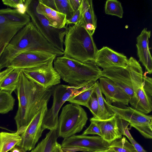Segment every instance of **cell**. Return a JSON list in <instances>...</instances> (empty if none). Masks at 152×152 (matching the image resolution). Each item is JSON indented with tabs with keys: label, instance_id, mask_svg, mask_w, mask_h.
<instances>
[{
	"label": "cell",
	"instance_id": "43",
	"mask_svg": "<svg viewBox=\"0 0 152 152\" xmlns=\"http://www.w3.org/2000/svg\"><path fill=\"white\" fill-rule=\"evenodd\" d=\"M86 152H115L114 151L112 150V149L109 148L108 149L102 150V151H88Z\"/></svg>",
	"mask_w": 152,
	"mask_h": 152
},
{
	"label": "cell",
	"instance_id": "21",
	"mask_svg": "<svg viewBox=\"0 0 152 152\" xmlns=\"http://www.w3.org/2000/svg\"><path fill=\"white\" fill-rule=\"evenodd\" d=\"M46 6L66 16L67 20L70 19L75 11L69 0H39Z\"/></svg>",
	"mask_w": 152,
	"mask_h": 152
},
{
	"label": "cell",
	"instance_id": "34",
	"mask_svg": "<svg viewBox=\"0 0 152 152\" xmlns=\"http://www.w3.org/2000/svg\"><path fill=\"white\" fill-rule=\"evenodd\" d=\"M89 126L83 133L82 135L97 134L102 137V134L99 126L95 121H90Z\"/></svg>",
	"mask_w": 152,
	"mask_h": 152
},
{
	"label": "cell",
	"instance_id": "26",
	"mask_svg": "<svg viewBox=\"0 0 152 152\" xmlns=\"http://www.w3.org/2000/svg\"><path fill=\"white\" fill-rule=\"evenodd\" d=\"M81 6L82 17L84 25L91 24L96 28L97 18L94 12L92 1L82 0Z\"/></svg>",
	"mask_w": 152,
	"mask_h": 152
},
{
	"label": "cell",
	"instance_id": "44",
	"mask_svg": "<svg viewBox=\"0 0 152 152\" xmlns=\"http://www.w3.org/2000/svg\"><path fill=\"white\" fill-rule=\"evenodd\" d=\"M0 129H4V130H5L7 131H9L11 132H14L13 131L11 130H10L9 129L6 128H5V127H3V126H0Z\"/></svg>",
	"mask_w": 152,
	"mask_h": 152
},
{
	"label": "cell",
	"instance_id": "17",
	"mask_svg": "<svg viewBox=\"0 0 152 152\" xmlns=\"http://www.w3.org/2000/svg\"><path fill=\"white\" fill-rule=\"evenodd\" d=\"M151 31L144 28L136 38L137 56L149 74L152 72V58L149 47Z\"/></svg>",
	"mask_w": 152,
	"mask_h": 152
},
{
	"label": "cell",
	"instance_id": "16",
	"mask_svg": "<svg viewBox=\"0 0 152 152\" xmlns=\"http://www.w3.org/2000/svg\"><path fill=\"white\" fill-rule=\"evenodd\" d=\"M102 76L109 79L123 90L129 96V101L132 99L134 94L131 79L129 73L126 68L103 69Z\"/></svg>",
	"mask_w": 152,
	"mask_h": 152
},
{
	"label": "cell",
	"instance_id": "37",
	"mask_svg": "<svg viewBox=\"0 0 152 152\" xmlns=\"http://www.w3.org/2000/svg\"><path fill=\"white\" fill-rule=\"evenodd\" d=\"M129 140L131 143L133 145L136 150L137 152H147L134 139L129 138Z\"/></svg>",
	"mask_w": 152,
	"mask_h": 152
},
{
	"label": "cell",
	"instance_id": "46",
	"mask_svg": "<svg viewBox=\"0 0 152 152\" xmlns=\"http://www.w3.org/2000/svg\"><path fill=\"white\" fill-rule=\"evenodd\" d=\"M1 69L0 68V72H1Z\"/></svg>",
	"mask_w": 152,
	"mask_h": 152
},
{
	"label": "cell",
	"instance_id": "33",
	"mask_svg": "<svg viewBox=\"0 0 152 152\" xmlns=\"http://www.w3.org/2000/svg\"><path fill=\"white\" fill-rule=\"evenodd\" d=\"M116 120L117 127L120 134L122 135L126 136L128 139L133 138L129 130V123L126 121L117 116Z\"/></svg>",
	"mask_w": 152,
	"mask_h": 152
},
{
	"label": "cell",
	"instance_id": "32",
	"mask_svg": "<svg viewBox=\"0 0 152 152\" xmlns=\"http://www.w3.org/2000/svg\"><path fill=\"white\" fill-rule=\"evenodd\" d=\"M86 107L89 109L92 113L93 116V117H96L98 110V102L97 96L95 91L90 96Z\"/></svg>",
	"mask_w": 152,
	"mask_h": 152
},
{
	"label": "cell",
	"instance_id": "42",
	"mask_svg": "<svg viewBox=\"0 0 152 152\" xmlns=\"http://www.w3.org/2000/svg\"><path fill=\"white\" fill-rule=\"evenodd\" d=\"M10 151V152H26L25 151L17 145L13 147Z\"/></svg>",
	"mask_w": 152,
	"mask_h": 152
},
{
	"label": "cell",
	"instance_id": "30",
	"mask_svg": "<svg viewBox=\"0 0 152 152\" xmlns=\"http://www.w3.org/2000/svg\"><path fill=\"white\" fill-rule=\"evenodd\" d=\"M109 148L115 152H137L133 145L124 137L112 142L110 144Z\"/></svg>",
	"mask_w": 152,
	"mask_h": 152
},
{
	"label": "cell",
	"instance_id": "36",
	"mask_svg": "<svg viewBox=\"0 0 152 152\" xmlns=\"http://www.w3.org/2000/svg\"><path fill=\"white\" fill-rule=\"evenodd\" d=\"M25 1V0H2L4 5L11 8L16 9L18 4Z\"/></svg>",
	"mask_w": 152,
	"mask_h": 152
},
{
	"label": "cell",
	"instance_id": "12",
	"mask_svg": "<svg viewBox=\"0 0 152 152\" xmlns=\"http://www.w3.org/2000/svg\"><path fill=\"white\" fill-rule=\"evenodd\" d=\"M48 104L39 111L21 134V140L16 145L26 152L34 148L44 130L42 127L43 117L48 109Z\"/></svg>",
	"mask_w": 152,
	"mask_h": 152
},
{
	"label": "cell",
	"instance_id": "39",
	"mask_svg": "<svg viewBox=\"0 0 152 152\" xmlns=\"http://www.w3.org/2000/svg\"><path fill=\"white\" fill-rule=\"evenodd\" d=\"M82 0H69L71 6L75 11L81 5Z\"/></svg>",
	"mask_w": 152,
	"mask_h": 152
},
{
	"label": "cell",
	"instance_id": "22",
	"mask_svg": "<svg viewBox=\"0 0 152 152\" xmlns=\"http://www.w3.org/2000/svg\"><path fill=\"white\" fill-rule=\"evenodd\" d=\"M59 137L57 129L50 130L30 152H53Z\"/></svg>",
	"mask_w": 152,
	"mask_h": 152
},
{
	"label": "cell",
	"instance_id": "15",
	"mask_svg": "<svg viewBox=\"0 0 152 152\" xmlns=\"http://www.w3.org/2000/svg\"><path fill=\"white\" fill-rule=\"evenodd\" d=\"M99 79L101 92L104 95L107 103L128 105L130 97L126 92L108 78L101 77Z\"/></svg>",
	"mask_w": 152,
	"mask_h": 152
},
{
	"label": "cell",
	"instance_id": "4",
	"mask_svg": "<svg viewBox=\"0 0 152 152\" xmlns=\"http://www.w3.org/2000/svg\"><path fill=\"white\" fill-rule=\"evenodd\" d=\"M53 63L61 79L71 86L88 85L102 77V70L94 63H82L63 56L56 57Z\"/></svg>",
	"mask_w": 152,
	"mask_h": 152
},
{
	"label": "cell",
	"instance_id": "27",
	"mask_svg": "<svg viewBox=\"0 0 152 152\" xmlns=\"http://www.w3.org/2000/svg\"><path fill=\"white\" fill-rule=\"evenodd\" d=\"M0 15L13 22L27 24L31 21L30 17L26 13L21 14L16 9L9 8L0 9Z\"/></svg>",
	"mask_w": 152,
	"mask_h": 152
},
{
	"label": "cell",
	"instance_id": "20",
	"mask_svg": "<svg viewBox=\"0 0 152 152\" xmlns=\"http://www.w3.org/2000/svg\"><path fill=\"white\" fill-rule=\"evenodd\" d=\"M91 121H95L97 123L100 129L102 137L110 144L115 140L122 138L118 129L115 114L106 120Z\"/></svg>",
	"mask_w": 152,
	"mask_h": 152
},
{
	"label": "cell",
	"instance_id": "29",
	"mask_svg": "<svg viewBox=\"0 0 152 152\" xmlns=\"http://www.w3.org/2000/svg\"><path fill=\"white\" fill-rule=\"evenodd\" d=\"M15 101V99L12 94L0 90V114H5L12 111Z\"/></svg>",
	"mask_w": 152,
	"mask_h": 152
},
{
	"label": "cell",
	"instance_id": "7",
	"mask_svg": "<svg viewBox=\"0 0 152 152\" xmlns=\"http://www.w3.org/2000/svg\"><path fill=\"white\" fill-rule=\"evenodd\" d=\"M90 84L78 87L58 84L52 87L53 104L43 117L42 124V129L44 130L48 129L50 130L57 129L58 114L63 105L70 97L79 93Z\"/></svg>",
	"mask_w": 152,
	"mask_h": 152
},
{
	"label": "cell",
	"instance_id": "3",
	"mask_svg": "<svg viewBox=\"0 0 152 152\" xmlns=\"http://www.w3.org/2000/svg\"><path fill=\"white\" fill-rule=\"evenodd\" d=\"M63 56L84 63H94L98 49L93 36L86 29L82 18L67 27Z\"/></svg>",
	"mask_w": 152,
	"mask_h": 152
},
{
	"label": "cell",
	"instance_id": "38",
	"mask_svg": "<svg viewBox=\"0 0 152 152\" xmlns=\"http://www.w3.org/2000/svg\"><path fill=\"white\" fill-rule=\"evenodd\" d=\"M14 69L12 68L7 67L4 70L0 72V86L4 78Z\"/></svg>",
	"mask_w": 152,
	"mask_h": 152
},
{
	"label": "cell",
	"instance_id": "5",
	"mask_svg": "<svg viewBox=\"0 0 152 152\" xmlns=\"http://www.w3.org/2000/svg\"><path fill=\"white\" fill-rule=\"evenodd\" d=\"M131 79L133 96L129 103L134 108L145 114L152 110V79L143 74L139 62L133 57L126 66Z\"/></svg>",
	"mask_w": 152,
	"mask_h": 152
},
{
	"label": "cell",
	"instance_id": "41",
	"mask_svg": "<svg viewBox=\"0 0 152 152\" xmlns=\"http://www.w3.org/2000/svg\"><path fill=\"white\" fill-rule=\"evenodd\" d=\"M53 152H64L61 148V145L57 142L53 148Z\"/></svg>",
	"mask_w": 152,
	"mask_h": 152
},
{
	"label": "cell",
	"instance_id": "45",
	"mask_svg": "<svg viewBox=\"0 0 152 152\" xmlns=\"http://www.w3.org/2000/svg\"><path fill=\"white\" fill-rule=\"evenodd\" d=\"M63 151L64 152H74V151H68V150H63Z\"/></svg>",
	"mask_w": 152,
	"mask_h": 152
},
{
	"label": "cell",
	"instance_id": "10",
	"mask_svg": "<svg viewBox=\"0 0 152 152\" xmlns=\"http://www.w3.org/2000/svg\"><path fill=\"white\" fill-rule=\"evenodd\" d=\"M64 150L83 152L106 150L109 148L110 144L102 137L86 135H73L64 139L61 144Z\"/></svg>",
	"mask_w": 152,
	"mask_h": 152
},
{
	"label": "cell",
	"instance_id": "40",
	"mask_svg": "<svg viewBox=\"0 0 152 152\" xmlns=\"http://www.w3.org/2000/svg\"><path fill=\"white\" fill-rule=\"evenodd\" d=\"M25 0L18 4L16 9L20 13L24 14L26 13V7L25 4Z\"/></svg>",
	"mask_w": 152,
	"mask_h": 152
},
{
	"label": "cell",
	"instance_id": "9",
	"mask_svg": "<svg viewBox=\"0 0 152 152\" xmlns=\"http://www.w3.org/2000/svg\"><path fill=\"white\" fill-rule=\"evenodd\" d=\"M104 101L109 112L127 121L131 127L136 129L145 138L152 139V115H147L131 107H119L110 104L104 98Z\"/></svg>",
	"mask_w": 152,
	"mask_h": 152
},
{
	"label": "cell",
	"instance_id": "25",
	"mask_svg": "<svg viewBox=\"0 0 152 152\" xmlns=\"http://www.w3.org/2000/svg\"><path fill=\"white\" fill-rule=\"evenodd\" d=\"M21 70L15 69L10 72L4 78L0 86V90L12 94L16 90Z\"/></svg>",
	"mask_w": 152,
	"mask_h": 152
},
{
	"label": "cell",
	"instance_id": "14",
	"mask_svg": "<svg viewBox=\"0 0 152 152\" xmlns=\"http://www.w3.org/2000/svg\"><path fill=\"white\" fill-rule=\"evenodd\" d=\"M128 59L124 54L116 52L107 46L98 50L95 64L103 69L113 68H126Z\"/></svg>",
	"mask_w": 152,
	"mask_h": 152
},
{
	"label": "cell",
	"instance_id": "19",
	"mask_svg": "<svg viewBox=\"0 0 152 152\" xmlns=\"http://www.w3.org/2000/svg\"><path fill=\"white\" fill-rule=\"evenodd\" d=\"M38 1L36 7V12L44 16L50 26L59 29L67 27L66 25L67 21L66 15L53 10Z\"/></svg>",
	"mask_w": 152,
	"mask_h": 152
},
{
	"label": "cell",
	"instance_id": "35",
	"mask_svg": "<svg viewBox=\"0 0 152 152\" xmlns=\"http://www.w3.org/2000/svg\"><path fill=\"white\" fill-rule=\"evenodd\" d=\"M81 4H82L75 11L72 17L67 20L66 24V26L72 24H74L80 20L82 17Z\"/></svg>",
	"mask_w": 152,
	"mask_h": 152
},
{
	"label": "cell",
	"instance_id": "24",
	"mask_svg": "<svg viewBox=\"0 0 152 152\" xmlns=\"http://www.w3.org/2000/svg\"><path fill=\"white\" fill-rule=\"evenodd\" d=\"M21 136L17 132H0V152H8L20 141Z\"/></svg>",
	"mask_w": 152,
	"mask_h": 152
},
{
	"label": "cell",
	"instance_id": "11",
	"mask_svg": "<svg viewBox=\"0 0 152 152\" xmlns=\"http://www.w3.org/2000/svg\"><path fill=\"white\" fill-rule=\"evenodd\" d=\"M54 61L21 70L28 79L44 88H51L61 83V78L53 66Z\"/></svg>",
	"mask_w": 152,
	"mask_h": 152
},
{
	"label": "cell",
	"instance_id": "28",
	"mask_svg": "<svg viewBox=\"0 0 152 152\" xmlns=\"http://www.w3.org/2000/svg\"><path fill=\"white\" fill-rule=\"evenodd\" d=\"M96 82L87 86L77 95L70 97L67 101L71 103L86 107L88 101L94 91Z\"/></svg>",
	"mask_w": 152,
	"mask_h": 152
},
{
	"label": "cell",
	"instance_id": "2",
	"mask_svg": "<svg viewBox=\"0 0 152 152\" xmlns=\"http://www.w3.org/2000/svg\"><path fill=\"white\" fill-rule=\"evenodd\" d=\"M32 51H45L56 56L60 53L31 21L18 31L6 47L0 58V68H7L20 54Z\"/></svg>",
	"mask_w": 152,
	"mask_h": 152
},
{
	"label": "cell",
	"instance_id": "31",
	"mask_svg": "<svg viewBox=\"0 0 152 152\" xmlns=\"http://www.w3.org/2000/svg\"><path fill=\"white\" fill-rule=\"evenodd\" d=\"M104 11L106 14L123 17L124 11L121 3L116 0H107L105 4Z\"/></svg>",
	"mask_w": 152,
	"mask_h": 152
},
{
	"label": "cell",
	"instance_id": "18",
	"mask_svg": "<svg viewBox=\"0 0 152 152\" xmlns=\"http://www.w3.org/2000/svg\"><path fill=\"white\" fill-rule=\"evenodd\" d=\"M26 25L11 22L0 15V58L13 37Z\"/></svg>",
	"mask_w": 152,
	"mask_h": 152
},
{
	"label": "cell",
	"instance_id": "6",
	"mask_svg": "<svg viewBox=\"0 0 152 152\" xmlns=\"http://www.w3.org/2000/svg\"><path fill=\"white\" fill-rule=\"evenodd\" d=\"M88 120L86 112L80 105L71 103L66 105L58 118L57 130L59 137L65 139L80 132Z\"/></svg>",
	"mask_w": 152,
	"mask_h": 152
},
{
	"label": "cell",
	"instance_id": "8",
	"mask_svg": "<svg viewBox=\"0 0 152 152\" xmlns=\"http://www.w3.org/2000/svg\"><path fill=\"white\" fill-rule=\"evenodd\" d=\"M38 2V0H25L26 13L30 17L31 22L43 36L55 47L63 52L64 38L68 26L66 28L59 29L50 26L44 16L36 12V7Z\"/></svg>",
	"mask_w": 152,
	"mask_h": 152
},
{
	"label": "cell",
	"instance_id": "23",
	"mask_svg": "<svg viewBox=\"0 0 152 152\" xmlns=\"http://www.w3.org/2000/svg\"><path fill=\"white\" fill-rule=\"evenodd\" d=\"M95 91L96 93L98 102V110L96 117H92L91 121H103L109 119L115 114L108 111L105 105L104 98L100 89L99 81L96 82Z\"/></svg>",
	"mask_w": 152,
	"mask_h": 152
},
{
	"label": "cell",
	"instance_id": "13",
	"mask_svg": "<svg viewBox=\"0 0 152 152\" xmlns=\"http://www.w3.org/2000/svg\"><path fill=\"white\" fill-rule=\"evenodd\" d=\"M56 57V55L45 51L26 52L13 59L7 67L21 70L34 67L54 60Z\"/></svg>",
	"mask_w": 152,
	"mask_h": 152
},
{
	"label": "cell",
	"instance_id": "1",
	"mask_svg": "<svg viewBox=\"0 0 152 152\" xmlns=\"http://www.w3.org/2000/svg\"><path fill=\"white\" fill-rule=\"evenodd\" d=\"M16 90L18 108L14 120L16 132L20 135L40 109L48 104L53 90L52 87L44 88L30 80L22 71Z\"/></svg>",
	"mask_w": 152,
	"mask_h": 152
}]
</instances>
